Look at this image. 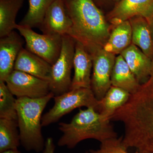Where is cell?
Segmentation results:
<instances>
[{"label": "cell", "mask_w": 153, "mask_h": 153, "mask_svg": "<svg viewBox=\"0 0 153 153\" xmlns=\"http://www.w3.org/2000/svg\"><path fill=\"white\" fill-rule=\"evenodd\" d=\"M72 22L68 36L91 55L103 49L111 27L93 0H64Z\"/></svg>", "instance_id": "obj_1"}, {"label": "cell", "mask_w": 153, "mask_h": 153, "mask_svg": "<svg viewBox=\"0 0 153 153\" xmlns=\"http://www.w3.org/2000/svg\"><path fill=\"white\" fill-rule=\"evenodd\" d=\"M111 121L93 108L79 109L70 123L59 124V129L63 135L57 145L73 149L85 140L94 139L101 143L117 137Z\"/></svg>", "instance_id": "obj_2"}, {"label": "cell", "mask_w": 153, "mask_h": 153, "mask_svg": "<svg viewBox=\"0 0 153 153\" xmlns=\"http://www.w3.org/2000/svg\"><path fill=\"white\" fill-rule=\"evenodd\" d=\"M52 92L39 98H17L16 109L21 144L27 151L40 152L45 142L41 131L42 113L49 102L54 98Z\"/></svg>", "instance_id": "obj_3"}, {"label": "cell", "mask_w": 153, "mask_h": 153, "mask_svg": "<svg viewBox=\"0 0 153 153\" xmlns=\"http://www.w3.org/2000/svg\"><path fill=\"white\" fill-rule=\"evenodd\" d=\"M54 99V106L42 116V126L57 122L63 116L76 108L92 107L97 111H98L99 100L91 88L71 89L63 94L55 96Z\"/></svg>", "instance_id": "obj_4"}, {"label": "cell", "mask_w": 153, "mask_h": 153, "mask_svg": "<svg viewBox=\"0 0 153 153\" xmlns=\"http://www.w3.org/2000/svg\"><path fill=\"white\" fill-rule=\"evenodd\" d=\"M76 41L70 36H62V45L60 56L52 66L49 80L50 92L55 96L70 90L72 82L71 72Z\"/></svg>", "instance_id": "obj_5"}, {"label": "cell", "mask_w": 153, "mask_h": 153, "mask_svg": "<svg viewBox=\"0 0 153 153\" xmlns=\"http://www.w3.org/2000/svg\"><path fill=\"white\" fill-rule=\"evenodd\" d=\"M16 30L25 39L27 50L41 57L51 66L55 63L61 52L63 36L38 34L32 28L19 24Z\"/></svg>", "instance_id": "obj_6"}, {"label": "cell", "mask_w": 153, "mask_h": 153, "mask_svg": "<svg viewBox=\"0 0 153 153\" xmlns=\"http://www.w3.org/2000/svg\"><path fill=\"white\" fill-rule=\"evenodd\" d=\"M5 82L17 98H41L50 92L48 81L18 70H14Z\"/></svg>", "instance_id": "obj_7"}, {"label": "cell", "mask_w": 153, "mask_h": 153, "mask_svg": "<svg viewBox=\"0 0 153 153\" xmlns=\"http://www.w3.org/2000/svg\"><path fill=\"white\" fill-rule=\"evenodd\" d=\"M91 56L93 67L91 88L96 98L99 100L111 86V74L116 57L103 49Z\"/></svg>", "instance_id": "obj_8"}, {"label": "cell", "mask_w": 153, "mask_h": 153, "mask_svg": "<svg viewBox=\"0 0 153 153\" xmlns=\"http://www.w3.org/2000/svg\"><path fill=\"white\" fill-rule=\"evenodd\" d=\"M71 27L64 0H56L47 10L39 28L43 34L63 36L68 35Z\"/></svg>", "instance_id": "obj_9"}, {"label": "cell", "mask_w": 153, "mask_h": 153, "mask_svg": "<svg viewBox=\"0 0 153 153\" xmlns=\"http://www.w3.org/2000/svg\"><path fill=\"white\" fill-rule=\"evenodd\" d=\"M153 14V0H120L108 14L107 20L112 26L135 16L148 20Z\"/></svg>", "instance_id": "obj_10"}, {"label": "cell", "mask_w": 153, "mask_h": 153, "mask_svg": "<svg viewBox=\"0 0 153 153\" xmlns=\"http://www.w3.org/2000/svg\"><path fill=\"white\" fill-rule=\"evenodd\" d=\"M24 44L23 39L15 31L0 39V82H5L13 71L17 57Z\"/></svg>", "instance_id": "obj_11"}, {"label": "cell", "mask_w": 153, "mask_h": 153, "mask_svg": "<svg viewBox=\"0 0 153 153\" xmlns=\"http://www.w3.org/2000/svg\"><path fill=\"white\" fill-rule=\"evenodd\" d=\"M92 67V56L82 44L76 42L73 60L74 75L70 90L79 88H91Z\"/></svg>", "instance_id": "obj_12"}, {"label": "cell", "mask_w": 153, "mask_h": 153, "mask_svg": "<svg viewBox=\"0 0 153 153\" xmlns=\"http://www.w3.org/2000/svg\"><path fill=\"white\" fill-rule=\"evenodd\" d=\"M52 66L44 59L23 48L17 57L14 70L49 81Z\"/></svg>", "instance_id": "obj_13"}, {"label": "cell", "mask_w": 153, "mask_h": 153, "mask_svg": "<svg viewBox=\"0 0 153 153\" xmlns=\"http://www.w3.org/2000/svg\"><path fill=\"white\" fill-rule=\"evenodd\" d=\"M140 84L146 82L150 75L152 59L132 44L120 54Z\"/></svg>", "instance_id": "obj_14"}, {"label": "cell", "mask_w": 153, "mask_h": 153, "mask_svg": "<svg viewBox=\"0 0 153 153\" xmlns=\"http://www.w3.org/2000/svg\"><path fill=\"white\" fill-rule=\"evenodd\" d=\"M132 30V44L140 49L150 59L153 58V36L149 22L142 16L129 20Z\"/></svg>", "instance_id": "obj_15"}, {"label": "cell", "mask_w": 153, "mask_h": 153, "mask_svg": "<svg viewBox=\"0 0 153 153\" xmlns=\"http://www.w3.org/2000/svg\"><path fill=\"white\" fill-rule=\"evenodd\" d=\"M111 84L131 94L136 93L140 86L141 84L120 55L116 57L111 74Z\"/></svg>", "instance_id": "obj_16"}, {"label": "cell", "mask_w": 153, "mask_h": 153, "mask_svg": "<svg viewBox=\"0 0 153 153\" xmlns=\"http://www.w3.org/2000/svg\"><path fill=\"white\" fill-rule=\"evenodd\" d=\"M112 27L109 38L103 49L114 55H120L132 44L131 26L128 20Z\"/></svg>", "instance_id": "obj_17"}, {"label": "cell", "mask_w": 153, "mask_h": 153, "mask_svg": "<svg viewBox=\"0 0 153 153\" xmlns=\"http://www.w3.org/2000/svg\"><path fill=\"white\" fill-rule=\"evenodd\" d=\"M131 94L120 88L111 85L99 100L98 112L110 120L115 112L128 101Z\"/></svg>", "instance_id": "obj_18"}, {"label": "cell", "mask_w": 153, "mask_h": 153, "mask_svg": "<svg viewBox=\"0 0 153 153\" xmlns=\"http://www.w3.org/2000/svg\"><path fill=\"white\" fill-rule=\"evenodd\" d=\"M25 0H0V38L16 29V18Z\"/></svg>", "instance_id": "obj_19"}, {"label": "cell", "mask_w": 153, "mask_h": 153, "mask_svg": "<svg viewBox=\"0 0 153 153\" xmlns=\"http://www.w3.org/2000/svg\"><path fill=\"white\" fill-rule=\"evenodd\" d=\"M18 121L0 118V153L18 149L21 144Z\"/></svg>", "instance_id": "obj_20"}, {"label": "cell", "mask_w": 153, "mask_h": 153, "mask_svg": "<svg viewBox=\"0 0 153 153\" xmlns=\"http://www.w3.org/2000/svg\"><path fill=\"white\" fill-rule=\"evenodd\" d=\"M56 0H29L27 13L19 24L30 28L39 27L50 6Z\"/></svg>", "instance_id": "obj_21"}, {"label": "cell", "mask_w": 153, "mask_h": 153, "mask_svg": "<svg viewBox=\"0 0 153 153\" xmlns=\"http://www.w3.org/2000/svg\"><path fill=\"white\" fill-rule=\"evenodd\" d=\"M9 90L5 82H0V118L17 120L16 99Z\"/></svg>", "instance_id": "obj_22"}, {"label": "cell", "mask_w": 153, "mask_h": 153, "mask_svg": "<svg viewBox=\"0 0 153 153\" xmlns=\"http://www.w3.org/2000/svg\"><path fill=\"white\" fill-rule=\"evenodd\" d=\"M123 137L115 138L101 143L100 148L95 150L96 153H128L123 146ZM135 153H141L136 152Z\"/></svg>", "instance_id": "obj_23"}, {"label": "cell", "mask_w": 153, "mask_h": 153, "mask_svg": "<svg viewBox=\"0 0 153 153\" xmlns=\"http://www.w3.org/2000/svg\"><path fill=\"white\" fill-rule=\"evenodd\" d=\"M55 148L54 140L52 138H48L45 142V146L43 151V153H54Z\"/></svg>", "instance_id": "obj_24"}, {"label": "cell", "mask_w": 153, "mask_h": 153, "mask_svg": "<svg viewBox=\"0 0 153 153\" xmlns=\"http://www.w3.org/2000/svg\"><path fill=\"white\" fill-rule=\"evenodd\" d=\"M0 153H21V152L18 150V149H16L8 150L5 151Z\"/></svg>", "instance_id": "obj_25"}, {"label": "cell", "mask_w": 153, "mask_h": 153, "mask_svg": "<svg viewBox=\"0 0 153 153\" xmlns=\"http://www.w3.org/2000/svg\"><path fill=\"white\" fill-rule=\"evenodd\" d=\"M148 21L149 22L150 26V27L151 30H152V32L153 36V14L152 15V16L150 17V18L148 20Z\"/></svg>", "instance_id": "obj_26"}, {"label": "cell", "mask_w": 153, "mask_h": 153, "mask_svg": "<svg viewBox=\"0 0 153 153\" xmlns=\"http://www.w3.org/2000/svg\"><path fill=\"white\" fill-rule=\"evenodd\" d=\"M150 76V78H151V79H153V58L152 59V66H151Z\"/></svg>", "instance_id": "obj_27"}, {"label": "cell", "mask_w": 153, "mask_h": 153, "mask_svg": "<svg viewBox=\"0 0 153 153\" xmlns=\"http://www.w3.org/2000/svg\"><path fill=\"white\" fill-rule=\"evenodd\" d=\"M85 153H96L95 150H90L89 152H86Z\"/></svg>", "instance_id": "obj_28"}, {"label": "cell", "mask_w": 153, "mask_h": 153, "mask_svg": "<svg viewBox=\"0 0 153 153\" xmlns=\"http://www.w3.org/2000/svg\"><path fill=\"white\" fill-rule=\"evenodd\" d=\"M94 2L95 3L96 2H98L99 0H93Z\"/></svg>", "instance_id": "obj_29"}]
</instances>
